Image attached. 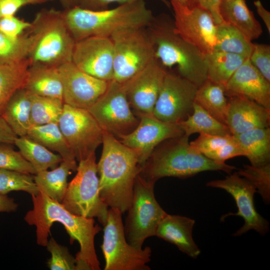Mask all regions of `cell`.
<instances>
[{
    "instance_id": "6da1fadb",
    "label": "cell",
    "mask_w": 270,
    "mask_h": 270,
    "mask_svg": "<svg viewBox=\"0 0 270 270\" xmlns=\"http://www.w3.org/2000/svg\"><path fill=\"white\" fill-rule=\"evenodd\" d=\"M33 208L24 217L30 225L36 227V241L38 245L46 246L53 222L63 224L71 240H77L80 250L76 256L77 270H100V264L96 252L94 238L101 228L94 224V218L74 214L64 205L44 194L32 196Z\"/></svg>"
},
{
    "instance_id": "7a4b0ae2",
    "label": "cell",
    "mask_w": 270,
    "mask_h": 270,
    "mask_svg": "<svg viewBox=\"0 0 270 270\" xmlns=\"http://www.w3.org/2000/svg\"><path fill=\"white\" fill-rule=\"evenodd\" d=\"M102 144L97 164L100 196L108 208L124 214L131 204L142 166L134 151L112 134L104 131Z\"/></svg>"
},
{
    "instance_id": "3957f363",
    "label": "cell",
    "mask_w": 270,
    "mask_h": 270,
    "mask_svg": "<svg viewBox=\"0 0 270 270\" xmlns=\"http://www.w3.org/2000/svg\"><path fill=\"white\" fill-rule=\"evenodd\" d=\"M76 42L90 36L110 38L128 28H146L154 16L144 0H134L112 9L92 10L76 6L62 12Z\"/></svg>"
},
{
    "instance_id": "277c9868",
    "label": "cell",
    "mask_w": 270,
    "mask_h": 270,
    "mask_svg": "<svg viewBox=\"0 0 270 270\" xmlns=\"http://www.w3.org/2000/svg\"><path fill=\"white\" fill-rule=\"evenodd\" d=\"M146 28L155 57L166 70L176 66L179 75L198 88L208 78L205 54L176 32L168 15L154 16Z\"/></svg>"
},
{
    "instance_id": "5b68a950",
    "label": "cell",
    "mask_w": 270,
    "mask_h": 270,
    "mask_svg": "<svg viewBox=\"0 0 270 270\" xmlns=\"http://www.w3.org/2000/svg\"><path fill=\"white\" fill-rule=\"evenodd\" d=\"M236 169L234 166L218 163L194 150L189 137L184 134L158 145L142 166L140 174L156 183L164 177L185 178L210 170H222L230 174Z\"/></svg>"
},
{
    "instance_id": "8992f818",
    "label": "cell",
    "mask_w": 270,
    "mask_h": 270,
    "mask_svg": "<svg viewBox=\"0 0 270 270\" xmlns=\"http://www.w3.org/2000/svg\"><path fill=\"white\" fill-rule=\"evenodd\" d=\"M30 29L35 40L28 57L31 64L58 67L72 61L76 41L62 12L54 10L38 12Z\"/></svg>"
},
{
    "instance_id": "52a82bcc",
    "label": "cell",
    "mask_w": 270,
    "mask_h": 270,
    "mask_svg": "<svg viewBox=\"0 0 270 270\" xmlns=\"http://www.w3.org/2000/svg\"><path fill=\"white\" fill-rule=\"evenodd\" d=\"M78 162L76 174L68 184L61 203L74 214L96 218L104 226L106 222L108 207L100 194L96 153Z\"/></svg>"
},
{
    "instance_id": "ba28073f",
    "label": "cell",
    "mask_w": 270,
    "mask_h": 270,
    "mask_svg": "<svg viewBox=\"0 0 270 270\" xmlns=\"http://www.w3.org/2000/svg\"><path fill=\"white\" fill-rule=\"evenodd\" d=\"M155 182L146 180L140 174L134 187L131 204L127 210L124 230L128 242L141 248L144 240L156 236L158 226L166 214L154 194Z\"/></svg>"
},
{
    "instance_id": "9c48e42d",
    "label": "cell",
    "mask_w": 270,
    "mask_h": 270,
    "mask_svg": "<svg viewBox=\"0 0 270 270\" xmlns=\"http://www.w3.org/2000/svg\"><path fill=\"white\" fill-rule=\"evenodd\" d=\"M122 213L110 208L104 226L103 242L101 246L105 260L104 270H150V247L138 248L126 240Z\"/></svg>"
},
{
    "instance_id": "30bf717a",
    "label": "cell",
    "mask_w": 270,
    "mask_h": 270,
    "mask_svg": "<svg viewBox=\"0 0 270 270\" xmlns=\"http://www.w3.org/2000/svg\"><path fill=\"white\" fill-rule=\"evenodd\" d=\"M110 38L114 47L112 80L124 83L156 58L154 46L146 28L122 30Z\"/></svg>"
},
{
    "instance_id": "8fae6325",
    "label": "cell",
    "mask_w": 270,
    "mask_h": 270,
    "mask_svg": "<svg viewBox=\"0 0 270 270\" xmlns=\"http://www.w3.org/2000/svg\"><path fill=\"white\" fill-rule=\"evenodd\" d=\"M103 131L116 138L131 132L139 119L131 110L123 83L108 82L103 94L88 109Z\"/></svg>"
},
{
    "instance_id": "7c38bea8",
    "label": "cell",
    "mask_w": 270,
    "mask_h": 270,
    "mask_svg": "<svg viewBox=\"0 0 270 270\" xmlns=\"http://www.w3.org/2000/svg\"><path fill=\"white\" fill-rule=\"evenodd\" d=\"M58 124L78 162L96 153L102 144L104 131L88 110L64 104Z\"/></svg>"
},
{
    "instance_id": "4fadbf2b",
    "label": "cell",
    "mask_w": 270,
    "mask_h": 270,
    "mask_svg": "<svg viewBox=\"0 0 270 270\" xmlns=\"http://www.w3.org/2000/svg\"><path fill=\"white\" fill-rule=\"evenodd\" d=\"M198 87L178 74L168 71L152 114L158 119L178 124L192 113Z\"/></svg>"
},
{
    "instance_id": "5bb4252c",
    "label": "cell",
    "mask_w": 270,
    "mask_h": 270,
    "mask_svg": "<svg viewBox=\"0 0 270 270\" xmlns=\"http://www.w3.org/2000/svg\"><path fill=\"white\" fill-rule=\"evenodd\" d=\"M206 186L225 190L236 201L238 212L227 214L221 219L222 220L230 216H238L243 218L244 224L234 234V236H241L250 230L262 236L268 231V222L256 212L254 206V196L257 192L256 188L248 180L235 172L228 174L224 179L211 180Z\"/></svg>"
},
{
    "instance_id": "9a60e30c",
    "label": "cell",
    "mask_w": 270,
    "mask_h": 270,
    "mask_svg": "<svg viewBox=\"0 0 270 270\" xmlns=\"http://www.w3.org/2000/svg\"><path fill=\"white\" fill-rule=\"evenodd\" d=\"M170 3L174 13L176 32L204 54L213 51L216 24L210 14L201 8H188L174 0H171Z\"/></svg>"
},
{
    "instance_id": "2e32d148",
    "label": "cell",
    "mask_w": 270,
    "mask_h": 270,
    "mask_svg": "<svg viewBox=\"0 0 270 270\" xmlns=\"http://www.w3.org/2000/svg\"><path fill=\"white\" fill-rule=\"evenodd\" d=\"M136 115L139 119L136 127L118 139L134 151L141 166L161 142L184 134L178 124L162 121L153 114Z\"/></svg>"
},
{
    "instance_id": "e0dca14e",
    "label": "cell",
    "mask_w": 270,
    "mask_h": 270,
    "mask_svg": "<svg viewBox=\"0 0 270 270\" xmlns=\"http://www.w3.org/2000/svg\"><path fill=\"white\" fill-rule=\"evenodd\" d=\"M72 62L80 70L102 80L114 76V47L110 38L90 36L76 42Z\"/></svg>"
},
{
    "instance_id": "ac0fdd59",
    "label": "cell",
    "mask_w": 270,
    "mask_h": 270,
    "mask_svg": "<svg viewBox=\"0 0 270 270\" xmlns=\"http://www.w3.org/2000/svg\"><path fill=\"white\" fill-rule=\"evenodd\" d=\"M62 84V100L70 106L88 110L106 90L108 82L94 78L72 62L58 67Z\"/></svg>"
},
{
    "instance_id": "d6986e66",
    "label": "cell",
    "mask_w": 270,
    "mask_h": 270,
    "mask_svg": "<svg viewBox=\"0 0 270 270\" xmlns=\"http://www.w3.org/2000/svg\"><path fill=\"white\" fill-rule=\"evenodd\" d=\"M166 72L156 58L123 83L128 100L135 114H152Z\"/></svg>"
},
{
    "instance_id": "ffe728a7",
    "label": "cell",
    "mask_w": 270,
    "mask_h": 270,
    "mask_svg": "<svg viewBox=\"0 0 270 270\" xmlns=\"http://www.w3.org/2000/svg\"><path fill=\"white\" fill-rule=\"evenodd\" d=\"M228 98L242 96L270 109V82L251 64L248 58L224 86Z\"/></svg>"
},
{
    "instance_id": "44dd1931",
    "label": "cell",
    "mask_w": 270,
    "mask_h": 270,
    "mask_svg": "<svg viewBox=\"0 0 270 270\" xmlns=\"http://www.w3.org/2000/svg\"><path fill=\"white\" fill-rule=\"evenodd\" d=\"M226 124L234 136L254 128H269L270 109L244 97L228 98Z\"/></svg>"
},
{
    "instance_id": "7402d4cb",
    "label": "cell",
    "mask_w": 270,
    "mask_h": 270,
    "mask_svg": "<svg viewBox=\"0 0 270 270\" xmlns=\"http://www.w3.org/2000/svg\"><path fill=\"white\" fill-rule=\"evenodd\" d=\"M194 220L166 214L159 223L156 236L176 245L184 253L196 258L200 250L192 238Z\"/></svg>"
},
{
    "instance_id": "603a6c76",
    "label": "cell",
    "mask_w": 270,
    "mask_h": 270,
    "mask_svg": "<svg viewBox=\"0 0 270 270\" xmlns=\"http://www.w3.org/2000/svg\"><path fill=\"white\" fill-rule=\"evenodd\" d=\"M220 13L223 21L232 26L252 41L262 32L259 22L245 0H221Z\"/></svg>"
},
{
    "instance_id": "cb8c5ba5",
    "label": "cell",
    "mask_w": 270,
    "mask_h": 270,
    "mask_svg": "<svg viewBox=\"0 0 270 270\" xmlns=\"http://www.w3.org/2000/svg\"><path fill=\"white\" fill-rule=\"evenodd\" d=\"M24 88L32 94L62 100V84L58 67L31 64Z\"/></svg>"
},
{
    "instance_id": "d4e9b609",
    "label": "cell",
    "mask_w": 270,
    "mask_h": 270,
    "mask_svg": "<svg viewBox=\"0 0 270 270\" xmlns=\"http://www.w3.org/2000/svg\"><path fill=\"white\" fill-rule=\"evenodd\" d=\"M76 161L63 160L60 165L51 170L37 172L34 180L39 190L50 198L62 202L68 186V178L76 170Z\"/></svg>"
},
{
    "instance_id": "484cf974",
    "label": "cell",
    "mask_w": 270,
    "mask_h": 270,
    "mask_svg": "<svg viewBox=\"0 0 270 270\" xmlns=\"http://www.w3.org/2000/svg\"><path fill=\"white\" fill-rule=\"evenodd\" d=\"M32 94L26 88L18 90L7 104L2 116L18 136H25L32 127Z\"/></svg>"
},
{
    "instance_id": "4316f807",
    "label": "cell",
    "mask_w": 270,
    "mask_h": 270,
    "mask_svg": "<svg viewBox=\"0 0 270 270\" xmlns=\"http://www.w3.org/2000/svg\"><path fill=\"white\" fill-rule=\"evenodd\" d=\"M30 64L28 58L11 63L0 64V116L14 94L24 88Z\"/></svg>"
},
{
    "instance_id": "83f0119b",
    "label": "cell",
    "mask_w": 270,
    "mask_h": 270,
    "mask_svg": "<svg viewBox=\"0 0 270 270\" xmlns=\"http://www.w3.org/2000/svg\"><path fill=\"white\" fill-rule=\"evenodd\" d=\"M254 166L270 162V128H256L234 136Z\"/></svg>"
},
{
    "instance_id": "f1b7e54d",
    "label": "cell",
    "mask_w": 270,
    "mask_h": 270,
    "mask_svg": "<svg viewBox=\"0 0 270 270\" xmlns=\"http://www.w3.org/2000/svg\"><path fill=\"white\" fill-rule=\"evenodd\" d=\"M194 102L215 118L226 124L228 98L224 85L207 78L198 88Z\"/></svg>"
},
{
    "instance_id": "f546056e",
    "label": "cell",
    "mask_w": 270,
    "mask_h": 270,
    "mask_svg": "<svg viewBox=\"0 0 270 270\" xmlns=\"http://www.w3.org/2000/svg\"><path fill=\"white\" fill-rule=\"evenodd\" d=\"M14 144L22 156L34 168L36 173L53 169L62 160V157L27 136H18Z\"/></svg>"
},
{
    "instance_id": "4dcf8cb0",
    "label": "cell",
    "mask_w": 270,
    "mask_h": 270,
    "mask_svg": "<svg viewBox=\"0 0 270 270\" xmlns=\"http://www.w3.org/2000/svg\"><path fill=\"white\" fill-rule=\"evenodd\" d=\"M208 78L224 86L248 58L232 53L214 50L205 54Z\"/></svg>"
},
{
    "instance_id": "1f68e13d",
    "label": "cell",
    "mask_w": 270,
    "mask_h": 270,
    "mask_svg": "<svg viewBox=\"0 0 270 270\" xmlns=\"http://www.w3.org/2000/svg\"><path fill=\"white\" fill-rule=\"evenodd\" d=\"M178 124L184 134L188 137L196 133L218 136L232 134L226 124L215 118L195 102L192 113Z\"/></svg>"
},
{
    "instance_id": "d6a6232c",
    "label": "cell",
    "mask_w": 270,
    "mask_h": 270,
    "mask_svg": "<svg viewBox=\"0 0 270 270\" xmlns=\"http://www.w3.org/2000/svg\"><path fill=\"white\" fill-rule=\"evenodd\" d=\"M26 136L51 151L57 152L63 160H76L58 123L32 126Z\"/></svg>"
},
{
    "instance_id": "836d02e7",
    "label": "cell",
    "mask_w": 270,
    "mask_h": 270,
    "mask_svg": "<svg viewBox=\"0 0 270 270\" xmlns=\"http://www.w3.org/2000/svg\"><path fill=\"white\" fill-rule=\"evenodd\" d=\"M253 46L252 41L232 26L224 22L216 24V42L214 50L248 58Z\"/></svg>"
},
{
    "instance_id": "e575fe53",
    "label": "cell",
    "mask_w": 270,
    "mask_h": 270,
    "mask_svg": "<svg viewBox=\"0 0 270 270\" xmlns=\"http://www.w3.org/2000/svg\"><path fill=\"white\" fill-rule=\"evenodd\" d=\"M61 99L32 94V126L58 123L64 109Z\"/></svg>"
},
{
    "instance_id": "d590c367",
    "label": "cell",
    "mask_w": 270,
    "mask_h": 270,
    "mask_svg": "<svg viewBox=\"0 0 270 270\" xmlns=\"http://www.w3.org/2000/svg\"><path fill=\"white\" fill-rule=\"evenodd\" d=\"M35 40L34 34L10 38L0 31V64H8L28 58Z\"/></svg>"
},
{
    "instance_id": "8d00e7d4",
    "label": "cell",
    "mask_w": 270,
    "mask_h": 270,
    "mask_svg": "<svg viewBox=\"0 0 270 270\" xmlns=\"http://www.w3.org/2000/svg\"><path fill=\"white\" fill-rule=\"evenodd\" d=\"M14 190H22L36 196L39 190L31 174L0 168V194L6 195Z\"/></svg>"
},
{
    "instance_id": "74e56055",
    "label": "cell",
    "mask_w": 270,
    "mask_h": 270,
    "mask_svg": "<svg viewBox=\"0 0 270 270\" xmlns=\"http://www.w3.org/2000/svg\"><path fill=\"white\" fill-rule=\"evenodd\" d=\"M238 173L255 186L265 202L270 201V163L257 166L245 164Z\"/></svg>"
},
{
    "instance_id": "f35d334b",
    "label": "cell",
    "mask_w": 270,
    "mask_h": 270,
    "mask_svg": "<svg viewBox=\"0 0 270 270\" xmlns=\"http://www.w3.org/2000/svg\"><path fill=\"white\" fill-rule=\"evenodd\" d=\"M0 168L16 170L31 174L36 172L19 151L14 150L10 144H0Z\"/></svg>"
},
{
    "instance_id": "ab89813d",
    "label": "cell",
    "mask_w": 270,
    "mask_h": 270,
    "mask_svg": "<svg viewBox=\"0 0 270 270\" xmlns=\"http://www.w3.org/2000/svg\"><path fill=\"white\" fill-rule=\"evenodd\" d=\"M51 254L48 266L52 270H77L76 258L68 252V249L52 238L48 240L46 246Z\"/></svg>"
},
{
    "instance_id": "60d3db41",
    "label": "cell",
    "mask_w": 270,
    "mask_h": 270,
    "mask_svg": "<svg viewBox=\"0 0 270 270\" xmlns=\"http://www.w3.org/2000/svg\"><path fill=\"white\" fill-rule=\"evenodd\" d=\"M234 138L232 134L218 136L201 134L195 140L190 142V144L194 150L204 155L217 150Z\"/></svg>"
},
{
    "instance_id": "b9f144b4",
    "label": "cell",
    "mask_w": 270,
    "mask_h": 270,
    "mask_svg": "<svg viewBox=\"0 0 270 270\" xmlns=\"http://www.w3.org/2000/svg\"><path fill=\"white\" fill-rule=\"evenodd\" d=\"M248 59L262 76L270 82V45L254 43L253 48Z\"/></svg>"
},
{
    "instance_id": "7bdbcfd3",
    "label": "cell",
    "mask_w": 270,
    "mask_h": 270,
    "mask_svg": "<svg viewBox=\"0 0 270 270\" xmlns=\"http://www.w3.org/2000/svg\"><path fill=\"white\" fill-rule=\"evenodd\" d=\"M204 156L218 163L224 164L226 160L231 158L245 156V152L234 136L232 140Z\"/></svg>"
},
{
    "instance_id": "ee69618b",
    "label": "cell",
    "mask_w": 270,
    "mask_h": 270,
    "mask_svg": "<svg viewBox=\"0 0 270 270\" xmlns=\"http://www.w3.org/2000/svg\"><path fill=\"white\" fill-rule=\"evenodd\" d=\"M32 23L24 21L14 16H2L0 19V31L6 36L16 38L22 35L24 32L30 30Z\"/></svg>"
},
{
    "instance_id": "f6af8a7d",
    "label": "cell",
    "mask_w": 270,
    "mask_h": 270,
    "mask_svg": "<svg viewBox=\"0 0 270 270\" xmlns=\"http://www.w3.org/2000/svg\"><path fill=\"white\" fill-rule=\"evenodd\" d=\"M221 0H187L188 8L199 7L208 10L212 16L216 24L224 21L220 13Z\"/></svg>"
},
{
    "instance_id": "bcb514c9",
    "label": "cell",
    "mask_w": 270,
    "mask_h": 270,
    "mask_svg": "<svg viewBox=\"0 0 270 270\" xmlns=\"http://www.w3.org/2000/svg\"><path fill=\"white\" fill-rule=\"evenodd\" d=\"M134 0H79L78 6L89 10H99L108 8L110 4L118 3L120 4L127 3ZM168 8L170 7V3L166 0H160Z\"/></svg>"
},
{
    "instance_id": "7dc6e473",
    "label": "cell",
    "mask_w": 270,
    "mask_h": 270,
    "mask_svg": "<svg viewBox=\"0 0 270 270\" xmlns=\"http://www.w3.org/2000/svg\"><path fill=\"white\" fill-rule=\"evenodd\" d=\"M33 4V0H0V13L2 17L14 16L22 6Z\"/></svg>"
},
{
    "instance_id": "c3c4849f",
    "label": "cell",
    "mask_w": 270,
    "mask_h": 270,
    "mask_svg": "<svg viewBox=\"0 0 270 270\" xmlns=\"http://www.w3.org/2000/svg\"><path fill=\"white\" fill-rule=\"evenodd\" d=\"M17 137L4 118L0 116V144H14Z\"/></svg>"
},
{
    "instance_id": "681fc988",
    "label": "cell",
    "mask_w": 270,
    "mask_h": 270,
    "mask_svg": "<svg viewBox=\"0 0 270 270\" xmlns=\"http://www.w3.org/2000/svg\"><path fill=\"white\" fill-rule=\"evenodd\" d=\"M258 16L264 22L268 33L270 34V12L262 5L260 0L254 2Z\"/></svg>"
},
{
    "instance_id": "f907efd6",
    "label": "cell",
    "mask_w": 270,
    "mask_h": 270,
    "mask_svg": "<svg viewBox=\"0 0 270 270\" xmlns=\"http://www.w3.org/2000/svg\"><path fill=\"white\" fill-rule=\"evenodd\" d=\"M18 204L14 200L0 194V212H12L16 210Z\"/></svg>"
},
{
    "instance_id": "816d5d0a",
    "label": "cell",
    "mask_w": 270,
    "mask_h": 270,
    "mask_svg": "<svg viewBox=\"0 0 270 270\" xmlns=\"http://www.w3.org/2000/svg\"><path fill=\"white\" fill-rule=\"evenodd\" d=\"M64 8L66 10L78 6L79 0H60Z\"/></svg>"
},
{
    "instance_id": "f5cc1de1",
    "label": "cell",
    "mask_w": 270,
    "mask_h": 270,
    "mask_svg": "<svg viewBox=\"0 0 270 270\" xmlns=\"http://www.w3.org/2000/svg\"><path fill=\"white\" fill-rule=\"evenodd\" d=\"M51 0H33L34 4L42 3Z\"/></svg>"
},
{
    "instance_id": "db71d44e",
    "label": "cell",
    "mask_w": 270,
    "mask_h": 270,
    "mask_svg": "<svg viewBox=\"0 0 270 270\" xmlns=\"http://www.w3.org/2000/svg\"><path fill=\"white\" fill-rule=\"evenodd\" d=\"M174 0L178 2H180V4H182L186 6L187 0Z\"/></svg>"
},
{
    "instance_id": "11a10c76",
    "label": "cell",
    "mask_w": 270,
    "mask_h": 270,
    "mask_svg": "<svg viewBox=\"0 0 270 270\" xmlns=\"http://www.w3.org/2000/svg\"><path fill=\"white\" fill-rule=\"evenodd\" d=\"M1 18H2V16H1L0 13V19Z\"/></svg>"
}]
</instances>
